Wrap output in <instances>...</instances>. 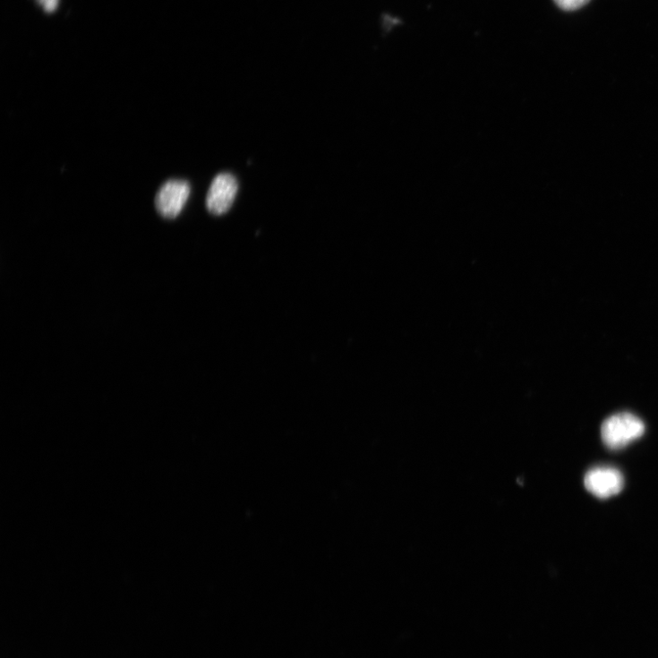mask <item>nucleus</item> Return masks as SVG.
Returning <instances> with one entry per match:
<instances>
[{"label":"nucleus","instance_id":"f257e3e1","mask_svg":"<svg viewBox=\"0 0 658 658\" xmlns=\"http://www.w3.org/2000/svg\"><path fill=\"white\" fill-rule=\"evenodd\" d=\"M643 421L630 413L607 418L601 428L603 444L611 450H621L637 440L645 432Z\"/></svg>","mask_w":658,"mask_h":658},{"label":"nucleus","instance_id":"f03ea898","mask_svg":"<svg viewBox=\"0 0 658 658\" xmlns=\"http://www.w3.org/2000/svg\"><path fill=\"white\" fill-rule=\"evenodd\" d=\"M191 195L189 183L171 180L165 183L156 196V208L166 218H177L185 207Z\"/></svg>","mask_w":658,"mask_h":658},{"label":"nucleus","instance_id":"7ed1b4c3","mask_svg":"<svg viewBox=\"0 0 658 658\" xmlns=\"http://www.w3.org/2000/svg\"><path fill=\"white\" fill-rule=\"evenodd\" d=\"M585 486L596 498L608 499L622 491L624 476L617 468L597 466L586 473Z\"/></svg>","mask_w":658,"mask_h":658},{"label":"nucleus","instance_id":"20e7f679","mask_svg":"<svg viewBox=\"0 0 658 658\" xmlns=\"http://www.w3.org/2000/svg\"><path fill=\"white\" fill-rule=\"evenodd\" d=\"M238 192V183L232 174L222 173L213 180L206 200L208 210L223 215L232 208Z\"/></svg>","mask_w":658,"mask_h":658},{"label":"nucleus","instance_id":"39448f33","mask_svg":"<svg viewBox=\"0 0 658 658\" xmlns=\"http://www.w3.org/2000/svg\"><path fill=\"white\" fill-rule=\"evenodd\" d=\"M590 0H554V3L563 11L573 12L585 6Z\"/></svg>","mask_w":658,"mask_h":658},{"label":"nucleus","instance_id":"423d86ee","mask_svg":"<svg viewBox=\"0 0 658 658\" xmlns=\"http://www.w3.org/2000/svg\"><path fill=\"white\" fill-rule=\"evenodd\" d=\"M38 3L48 13L54 12L58 5V0H38Z\"/></svg>","mask_w":658,"mask_h":658}]
</instances>
